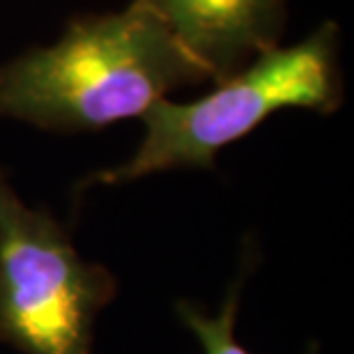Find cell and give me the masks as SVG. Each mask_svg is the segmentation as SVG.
Instances as JSON below:
<instances>
[{
    "label": "cell",
    "mask_w": 354,
    "mask_h": 354,
    "mask_svg": "<svg viewBox=\"0 0 354 354\" xmlns=\"http://www.w3.org/2000/svg\"><path fill=\"white\" fill-rule=\"evenodd\" d=\"M343 102L338 28L322 24L295 46H274L239 72L218 81L196 102L159 99L140 120L145 138L122 166L90 175L88 184H120L173 168H214L225 145L244 138L281 109L334 113Z\"/></svg>",
    "instance_id": "obj_2"
},
{
    "label": "cell",
    "mask_w": 354,
    "mask_h": 354,
    "mask_svg": "<svg viewBox=\"0 0 354 354\" xmlns=\"http://www.w3.org/2000/svg\"><path fill=\"white\" fill-rule=\"evenodd\" d=\"M118 283L74 249L46 209L21 201L0 168V343L24 354H92Z\"/></svg>",
    "instance_id": "obj_3"
},
{
    "label": "cell",
    "mask_w": 354,
    "mask_h": 354,
    "mask_svg": "<svg viewBox=\"0 0 354 354\" xmlns=\"http://www.w3.org/2000/svg\"><path fill=\"white\" fill-rule=\"evenodd\" d=\"M180 44L207 72L223 81L279 46L286 28V0H145Z\"/></svg>",
    "instance_id": "obj_4"
},
{
    "label": "cell",
    "mask_w": 354,
    "mask_h": 354,
    "mask_svg": "<svg viewBox=\"0 0 354 354\" xmlns=\"http://www.w3.org/2000/svg\"><path fill=\"white\" fill-rule=\"evenodd\" d=\"M242 279L244 276H239L235 286L230 288L218 315H209L203 306H196L191 301H177V317L184 322V327L189 331H194L196 338L203 345L205 354H251L235 338Z\"/></svg>",
    "instance_id": "obj_5"
},
{
    "label": "cell",
    "mask_w": 354,
    "mask_h": 354,
    "mask_svg": "<svg viewBox=\"0 0 354 354\" xmlns=\"http://www.w3.org/2000/svg\"><path fill=\"white\" fill-rule=\"evenodd\" d=\"M209 81L145 0L79 17L51 46L0 67V118L46 131H99L140 118L175 88Z\"/></svg>",
    "instance_id": "obj_1"
}]
</instances>
